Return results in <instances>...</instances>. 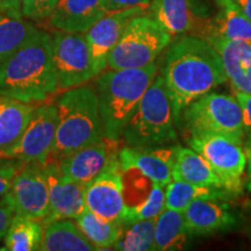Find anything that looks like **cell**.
<instances>
[{"label": "cell", "mask_w": 251, "mask_h": 251, "mask_svg": "<svg viewBox=\"0 0 251 251\" xmlns=\"http://www.w3.org/2000/svg\"><path fill=\"white\" fill-rule=\"evenodd\" d=\"M175 124L185 108L228 80L219 52L201 37L181 35L171 41L161 69Z\"/></svg>", "instance_id": "1"}, {"label": "cell", "mask_w": 251, "mask_h": 251, "mask_svg": "<svg viewBox=\"0 0 251 251\" xmlns=\"http://www.w3.org/2000/svg\"><path fill=\"white\" fill-rule=\"evenodd\" d=\"M58 90L51 35L37 29L0 65V96L19 101H45Z\"/></svg>", "instance_id": "2"}, {"label": "cell", "mask_w": 251, "mask_h": 251, "mask_svg": "<svg viewBox=\"0 0 251 251\" xmlns=\"http://www.w3.org/2000/svg\"><path fill=\"white\" fill-rule=\"evenodd\" d=\"M157 71L158 67L153 62L144 68L109 69L97 76L96 92L103 137L109 142L121 139L126 126L157 76Z\"/></svg>", "instance_id": "3"}, {"label": "cell", "mask_w": 251, "mask_h": 251, "mask_svg": "<svg viewBox=\"0 0 251 251\" xmlns=\"http://www.w3.org/2000/svg\"><path fill=\"white\" fill-rule=\"evenodd\" d=\"M57 130L52 161L57 162L81 148L105 140L96 89L80 85L65 91L56 102Z\"/></svg>", "instance_id": "4"}, {"label": "cell", "mask_w": 251, "mask_h": 251, "mask_svg": "<svg viewBox=\"0 0 251 251\" xmlns=\"http://www.w3.org/2000/svg\"><path fill=\"white\" fill-rule=\"evenodd\" d=\"M172 106L164 79L161 75L155 77L144 93L136 111L126 126L125 146L131 148L159 147L176 143Z\"/></svg>", "instance_id": "5"}, {"label": "cell", "mask_w": 251, "mask_h": 251, "mask_svg": "<svg viewBox=\"0 0 251 251\" xmlns=\"http://www.w3.org/2000/svg\"><path fill=\"white\" fill-rule=\"evenodd\" d=\"M178 127L187 135L212 133L243 144L242 109L235 96L208 92L181 113Z\"/></svg>", "instance_id": "6"}, {"label": "cell", "mask_w": 251, "mask_h": 251, "mask_svg": "<svg viewBox=\"0 0 251 251\" xmlns=\"http://www.w3.org/2000/svg\"><path fill=\"white\" fill-rule=\"evenodd\" d=\"M172 36L148 14L131 19L108 56L109 69H137L151 64L168 48Z\"/></svg>", "instance_id": "7"}, {"label": "cell", "mask_w": 251, "mask_h": 251, "mask_svg": "<svg viewBox=\"0 0 251 251\" xmlns=\"http://www.w3.org/2000/svg\"><path fill=\"white\" fill-rule=\"evenodd\" d=\"M187 143L209 163L228 191L235 196L242 193V179L247 166L242 143L212 133L188 135Z\"/></svg>", "instance_id": "8"}, {"label": "cell", "mask_w": 251, "mask_h": 251, "mask_svg": "<svg viewBox=\"0 0 251 251\" xmlns=\"http://www.w3.org/2000/svg\"><path fill=\"white\" fill-rule=\"evenodd\" d=\"M52 62L58 89H72L97 77L85 33L57 30L51 36Z\"/></svg>", "instance_id": "9"}, {"label": "cell", "mask_w": 251, "mask_h": 251, "mask_svg": "<svg viewBox=\"0 0 251 251\" xmlns=\"http://www.w3.org/2000/svg\"><path fill=\"white\" fill-rule=\"evenodd\" d=\"M57 122V105L55 102L37 106L21 139L2 157L45 165L54 148Z\"/></svg>", "instance_id": "10"}, {"label": "cell", "mask_w": 251, "mask_h": 251, "mask_svg": "<svg viewBox=\"0 0 251 251\" xmlns=\"http://www.w3.org/2000/svg\"><path fill=\"white\" fill-rule=\"evenodd\" d=\"M85 206L94 214L108 221L121 224V216L125 211V181L117 158L87 184L84 191Z\"/></svg>", "instance_id": "11"}, {"label": "cell", "mask_w": 251, "mask_h": 251, "mask_svg": "<svg viewBox=\"0 0 251 251\" xmlns=\"http://www.w3.org/2000/svg\"><path fill=\"white\" fill-rule=\"evenodd\" d=\"M15 213L42 222L49 214V192L45 168L25 163L7 192Z\"/></svg>", "instance_id": "12"}, {"label": "cell", "mask_w": 251, "mask_h": 251, "mask_svg": "<svg viewBox=\"0 0 251 251\" xmlns=\"http://www.w3.org/2000/svg\"><path fill=\"white\" fill-rule=\"evenodd\" d=\"M149 5L134 6L107 12L85 33L94 72L99 76L107 68L108 56L117 46L125 28L131 19L148 12Z\"/></svg>", "instance_id": "13"}, {"label": "cell", "mask_w": 251, "mask_h": 251, "mask_svg": "<svg viewBox=\"0 0 251 251\" xmlns=\"http://www.w3.org/2000/svg\"><path fill=\"white\" fill-rule=\"evenodd\" d=\"M147 14L174 37L201 36L211 18L196 0H151Z\"/></svg>", "instance_id": "14"}, {"label": "cell", "mask_w": 251, "mask_h": 251, "mask_svg": "<svg viewBox=\"0 0 251 251\" xmlns=\"http://www.w3.org/2000/svg\"><path fill=\"white\" fill-rule=\"evenodd\" d=\"M179 146H159L131 148L119 151L121 170H136L153 184L165 187L172 181V168Z\"/></svg>", "instance_id": "15"}, {"label": "cell", "mask_w": 251, "mask_h": 251, "mask_svg": "<svg viewBox=\"0 0 251 251\" xmlns=\"http://www.w3.org/2000/svg\"><path fill=\"white\" fill-rule=\"evenodd\" d=\"M43 168L49 192V214L42 221L43 227L55 220H75L86 209L85 186L63 175L54 161L47 162Z\"/></svg>", "instance_id": "16"}, {"label": "cell", "mask_w": 251, "mask_h": 251, "mask_svg": "<svg viewBox=\"0 0 251 251\" xmlns=\"http://www.w3.org/2000/svg\"><path fill=\"white\" fill-rule=\"evenodd\" d=\"M224 199H196L184 209L185 221L192 236L231 230L237 225V216Z\"/></svg>", "instance_id": "17"}, {"label": "cell", "mask_w": 251, "mask_h": 251, "mask_svg": "<svg viewBox=\"0 0 251 251\" xmlns=\"http://www.w3.org/2000/svg\"><path fill=\"white\" fill-rule=\"evenodd\" d=\"M118 155L119 153L111 151L108 144L102 140L63 157L56 163L63 175L86 186L101 174Z\"/></svg>", "instance_id": "18"}, {"label": "cell", "mask_w": 251, "mask_h": 251, "mask_svg": "<svg viewBox=\"0 0 251 251\" xmlns=\"http://www.w3.org/2000/svg\"><path fill=\"white\" fill-rule=\"evenodd\" d=\"M107 12L105 0H59L48 21L57 30L86 33Z\"/></svg>", "instance_id": "19"}, {"label": "cell", "mask_w": 251, "mask_h": 251, "mask_svg": "<svg viewBox=\"0 0 251 251\" xmlns=\"http://www.w3.org/2000/svg\"><path fill=\"white\" fill-rule=\"evenodd\" d=\"M207 41L219 52L234 91L251 94V42L220 37Z\"/></svg>", "instance_id": "20"}, {"label": "cell", "mask_w": 251, "mask_h": 251, "mask_svg": "<svg viewBox=\"0 0 251 251\" xmlns=\"http://www.w3.org/2000/svg\"><path fill=\"white\" fill-rule=\"evenodd\" d=\"M218 14L211 18L201 34V39L220 37L225 40L251 42V21L234 0H215Z\"/></svg>", "instance_id": "21"}, {"label": "cell", "mask_w": 251, "mask_h": 251, "mask_svg": "<svg viewBox=\"0 0 251 251\" xmlns=\"http://www.w3.org/2000/svg\"><path fill=\"white\" fill-rule=\"evenodd\" d=\"M35 108L34 103L0 96V156L19 142Z\"/></svg>", "instance_id": "22"}, {"label": "cell", "mask_w": 251, "mask_h": 251, "mask_svg": "<svg viewBox=\"0 0 251 251\" xmlns=\"http://www.w3.org/2000/svg\"><path fill=\"white\" fill-rule=\"evenodd\" d=\"M40 250L43 251H97L72 219H59L45 226Z\"/></svg>", "instance_id": "23"}, {"label": "cell", "mask_w": 251, "mask_h": 251, "mask_svg": "<svg viewBox=\"0 0 251 251\" xmlns=\"http://www.w3.org/2000/svg\"><path fill=\"white\" fill-rule=\"evenodd\" d=\"M172 180L186 181L198 186L226 188L209 163L192 148H178L172 168Z\"/></svg>", "instance_id": "24"}, {"label": "cell", "mask_w": 251, "mask_h": 251, "mask_svg": "<svg viewBox=\"0 0 251 251\" xmlns=\"http://www.w3.org/2000/svg\"><path fill=\"white\" fill-rule=\"evenodd\" d=\"M191 235L183 211L164 208L155 221V251L183 250L187 248Z\"/></svg>", "instance_id": "25"}, {"label": "cell", "mask_w": 251, "mask_h": 251, "mask_svg": "<svg viewBox=\"0 0 251 251\" xmlns=\"http://www.w3.org/2000/svg\"><path fill=\"white\" fill-rule=\"evenodd\" d=\"M236 196L222 187L198 186L186 181L172 180L165 186V208L184 211L196 199H233Z\"/></svg>", "instance_id": "26"}, {"label": "cell", "mask_w": 251, "mask_h": 251, "mask_svg": "<svg viewBox=\"0 0 251 251\" xmlns=\"http://www.w3.org/2000/svg\"><path fill=\"white\" fill-rule=\"evenodd\" d=\"M42 222L36 219L15 213L4 237V248L7 251L40 250L43 237Z\"/></svg>", "instance_id": "27"}, {"label": "cell", "mask_w": 251, "mask_h": 251, "mask_svg": "<svg viewBox=\"0 0 251 251\" xmlns=\"http://www.w3.org/2000/svg\"><path fill=\"white\" fill-rule=\"evenodd\" d=\"M75 221L80 230L97 248V250L112 249L120 235L122 226L94 214L87 208L78 215Z\"/></svg>", "instance_id": "28"}, {"label": "cell", "mask_w": 251, "mask_h": 251, "mask_svg": "<svg viewBox=\"0 0 251 251\" xmlns=\"http://www.w3.org/2000/svg\"><path fill=\"white\" fill-rule=\"evenodd\" d=\"M37 28L23 18H12L0 12V65L18 51Z\"/></svg>", "instance_id": "29"}, {"label": "cell", "mask_w": 251, "mask_h": 251, "mask_svg": "<svg viewBox=\"0 0 251 251\" xmlns=\"http://www.w3.org/2000/svg\"><path fill=\"white\" fill-rule=\"evenodd\" d=\"M155 221L156 218L122 225L120 235L112 249L121 251L152 250Z\"/></svg>", "instance_id": "30"}, {"label": "cell", "mask_w": 251, "mask_h": 251, "mask_svg": "<svg viewBox=\"0 0 251 251\" xmlns=\"http://www.w3.org/2000/svg\"><path fill=\"white\" fill-rule=\"evenodd\" d=\"M165 208V187L152 184L150 192L141 202L133 206H125L121 224H133L142 220L155 219Z\"/></svg>", "instance_id": "31"}, {"label": "cell", "mask_w": 251, "mask_h": 251, "mask_svg": "<svg viewBox=\"0 0 251 251\" xmlns=\"http://www.w3.org/2000/svg\"><path fill=\"white\" fill-rule=\"evenodd\" d=\"M59 0H24L23 17L39 21L48 19Z\"/></svg>", "instance_id": "32"}, {"label": "cell", "mask_w": 251, "mask_h": 251, "mask_svg": "<svg viewBox=\"0 0 251 251\" xmlns=\"http://www.w3.org/2000/svg\"><path fill=\"white\" fill-rule=\"evenodd\" d=\"M25 163L17 158H4L0 161V198L5 196L11 188L15 176Z\"/></svg>", "instance_id": "33"}, {"label": "cell", "mask_w": 251, "mask_h": 251, "mask_svg": "<svg viewBox=\"0 0 251 251\" xmlns=\"http://www.w3.org/2000/svg\"><path fill=\"white\" fill-rule=\"evenodd\" d=\"M234 96L242 109L243 143L244 146H248L251 143V94L235 91Z\"/></svg>", "instance_id": "34"}, {"label": "cell", "mask_w": 251, "mask_h": 251, "mask_svg": "<svg viewBox=\"0 0 251 251\" xmlns=\"http://www.w3.org/2000/svg\"><path fill=\"white\" fill-rule=\"evenodd\" d=\"M14 214V206L9 200L7 193H6L5 196L0 198V242L4 241V237L7 233Z\"/></svg>", "instance_id": "35"}, {"label": "cell", "mask_w": 251, "mask_h": 251, "mask_svg": "<svg viewBox=\"0 0 251 251\" xmlns=\"http://www.w3.org/2000/svg\"><path fill=\"white\" fill-rule=\"evenodd\" d=\"M24 0H0V12L12 18L23 17Z\"/></svg>", "instance_id": "36"}, {"label": "cell", "mask_w": 251, "mask_h": 251, "mask_svg": "<svg viewBox=\"0 0 251 251\" xmlns=\"http://www.w3.org/2000/svg\"><path fill=\"white\" fill-rule=\"evenodd\" d=\"M150 2H151V0H105L106 8L108 12L134 7V6L149 5Z\"/></svg>", "instance_id": "37"}, {"label": "cell", "mask_w": 251, "mask_h": 251, "mask_svg": "<svg viewBox=\"0 0 251 251\" xmlns=\"http://www.w3.org/2000/svg\"><path fill=\"white\" fill-rule=\"evenodd\" d=\"M234 1L241 8L243 14L251 21V0H234Z\"/></svg>", "instance_id": "38"}, {"label": "cell", "mask_w": 251, "mask_h": 251, "mask_svg": "<svg viewBox=\"0 0 251 251\" xmlns=\"http://www.w3.org/2000/svg\"><path fill=\"white\" fill-rule=\"evenodd\" d=\"M247 164H248V181L251 180V143L246 146Z\"/></svg>", "instance_id": "39"}, {"label": "cell", "mask_w": 251, "mask_h": 251, "mask_svg": "<svg viewBox=\"0 0 251 251\" xmlns=\"http://www.w3.org/2000/svg\"><path fill=\"white\" fill-rule=\"evenodd\" d=\"M247 188H248V191H250V192H251V180L248 181V184H247Z\"/></svg>", "instance_id": "40"}, {"label": "cell", "mask_w": 251, "mask_h": 251, "mask_svg": "<svg viewBox=\"0 0 251 251\" xmlns=\"http://www.w3.org/2000/svg\"><path fill=\"white\" fill-rule=\"evenodd\" d=\"M2 158H4V157H1V156H0V161H1V159H2Z\"/></svg>", "instance_id": "41"}]
</instances>
